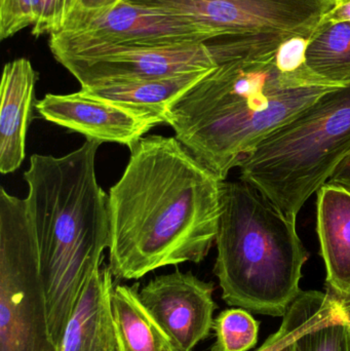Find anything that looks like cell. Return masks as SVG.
<instances>
[{
	"instance_id": "23",
	"label": "cell",
	"mask_w": 350,
	"mask_h": 351,
	"mask_svg": "<svg viewBox=\"0 0 350 351\" xmlns=\"http://www.w3.org/2000/svg\"><path fill=\"white\" fill-rule=\"evenodd\" d=\"M327 22L350 23V0H334L332 8L325 14Z\"/></svg>"
},
{
	"instance_id": "10",
	"label": "cell",
	"mask_w": 350,
	"mask_h": 351,
	"mask_svg": "<svg viewBox=\"0 0 350 351\" xmlns=\"http://www.w3.org/2000/svg\"><path fill=\"white\" fill-rule=\"evenodd\" d=\"M213 282L177 269L152 278L140 300L180 351H192L214 329Z\"/></svg>"
},
{
	"instance_id": "13",
	"label": "cell",
	"mask_w": 350,
	"mask_h": 351,
	"mask_svg": "<svg viewBox=\"0 0 350 351\" xmlns=\"http://www.w3.org/2000/svg\"><path fill=\"white\" fill-rule=\"evenodd\" d=\"M38 74L28 59L20 58L4 65L0 107V172L10 174L26 156V136L32 121L35 84Z\"/></svg>"
},
{
	"instance_id": "5",
	"label": "cell",
	"mask_w": 350,
	"mask_h": 351,
	"mask_svg": "<svg viewBox=\"0 0 350 351\" xmlns=\"http://www.w3.org/2000/svg\"><path fill=\"white\" fill-rule=\"evenodd\" d=\"M350 154V84L337 86L273 130L238 162L240 180L297 218Z\"/></svg>"
},
{
	"instance_id": "25",
	"label": "cell",
	"mask_w": 350,
	"mask_h": 351,
	"mask_svg": "<svg viewBox=\"0 0 350 351\" xmlns=\"http://www.w3.org/2000/svg\"><path fill=\"white\" fill-rule=\"evenodd\" d=\"M279 351H296L295 342H293V343L289 344V346H286V348H282V350H279Z\"/></svg>"
},
{
	"instance_id": "3",
	"label": "cell",
	"mask_w": 350,
	"mask_h": 351,
	"mask_svg": "<svg viewBox=\"0 0 350 351\" xmlns=\"http://www.w3.org/2000/svg\"><path fill=\"white\" fill-rule=\"evenodd\" d=\"M101 142L67 156L34 154L24 173L29 220L38 247L49 333L59 346L88 276L110 247L108 195L97 181Z\"/></svg>"
},
{
	"instance_id": "11",
	"label": "cell",
	"mask_w": 350,
	"mask_h": 351,
	"mask_svg": "<svg viewBox=\"0 0 350 351\" xmlns=\"http://www.w3.org/2000/svg\"><path fill=\"white\" fill-rule=\"evenodd\" d=\"M45 121L86 136V139L127 147L158 125L151 117L84 90L68 95L47 94L35 104Z\"/></svg>"
},
{
	"instance_id": "18",
	"label": "cell",
	"mask_w": 350,
	"mask_h": 351,
	"mask_svg": "<svg viewBox=\"0 0 350 351\" xmlns=\"http://www.w3.org/2000/svg\"><path fill=\"white\" fill-rule=\"evenodd\" d=\"M260 323L246 309H225L214 322L216 342L211 351H248L258 343Z\"/></svg>"
},
{
	"instance_id": "16",
	"label": "cell",
	"mask_w": 350,
	"mask_h": 351,
	"mask_svg": "<svg viewBox=\"0 0 350 351\" xmlns=\"http://www.w3.org/2000/svg\"><path fill=\"white\" fill-rule=\"evenodd\" d=\"M139 284L117 285L111 295L113 317L123 351H180L142 304Z\"/></svg>"
},
{
	"instance_id": "15",
	"label": "cell",
	"mask_w": 350,
	"mask_h": 351,
	"mask_svg": "<svg viewBox=\"0 0 350 351\" xmlns=\"http://www.w3.org/2000/svg\"><path fill=\"white\" fill-rule=\"evenodd\" d=\"M211 71V70H210ZM210 71L191 72L129 84L82 88L86 94L112 101L139 114L166 123V112L179 98Z\"/></svg>"
},
{
	"instance_id": "21",
	"label": "cell",
	"mask_w": 350,
	"mask_h": 351,
	"mask_svg": "<svg viewBox=\"0 0 350 351\" xmlns=\"http://www.w3.org/2000/svg\"><path fill=\"white\" fill-rule=\"evenodd\" d=\"M76 2L77 0H42L40 19L33 27L32 34L38 37L61 31Z\"/></svg>"
},
{
	"instance_id": "1",
	"label": "cell",
	"mask_w": 350,
	"mask_h": 351,
	"mask_svg": "<svg viewBox=\"0 0 350 351\" xmlns=\"http://www.w3.org/2000/svg\"><path fill=\"white\" fill-rule=\"evenodd\" d=\"M291 35H247L208 41L215 68L166 112L177 140L226 181L273 130L332 88L310 69L291 70L277 56Z\"/></svg>"
},
{
	"instance_id": "2",
	"label": "cell",
	"mask_w": 350,
	"mask_h": 351,
	"mask_svg": "<svg viewBox=\"0 0 350 351\" xmlns=\"http://www.w3.org/2000/svg\"><path fill=\"white\" fill-rule=\"evenodd\" d=\"M129 148V164L108 194L113 276L139 280L201 263L217 237L223 181L176 137L147 136Z\"/></svg>"
},
{
	"instance_id": "14",
	"label": "cell",
	"mask_w": 350,
	"mask_h": 351,
	"mask_svg": "<svg viewBox=\"0 0 350 351\" xmlns=\"http://www.w3.org/2000/svg\"><path fill=\"white\" fill-rule=\"evenodd\" d=\"M316 195V229L326 265V288L350 295V191L327 182Z\"/></svg>"
},
{
	"instance_id": "4",
	"label": "cell",
	"mask_w": 350,
	"mask_h": 351,
	"mask_svg": "<svg viewBox=\"0 0 350 351\" xmlns=\"http://www.w3.org/2000/svg\"><path fill=\"white\" fill-rule=\"evenodd\" d=\"M216 245L214 274L222 299L257 315L284 317L301 294L308 260L296 219L251 184L223 181Z\"/></svg>"
},
{
	"instance_id": "6",
	"label": "cell",
	"mask_w": 350,
	"mask_h": 351,
	"mask_svg": "<svg viewBox=\"0 0 350 351\" xmlns=\"http://www.w3.org/2000/svg\"><path fill=\"white\" fill-rule=\"evenodd\" d=\"M0 351H58L26 202L0 190Z\"/></svg>"
},
{
	"instance_id": "20",
	"label": "cell",
	"mask_w": 350,
	"mask_h": 351,
	"mask_svg": "<svg viewBox=\"0 0 350 351\" xmlns=\"http://www.w3.org/2000/svg\"><path fill=\"white\" fill-rule=\"evenodd\" d=\"M296 351H350V323L322 326L295 341Z\"/></svg>"
},
{
	"instance_id": "17",
	"label": "cell",
	"mask_w": 350,
	"mask_h": 351,
	"mask_svg": "<svg viewBox=\"0 0 350 351\" xmlns=\"http://www.w3.org/2000/svg\"><path fill=\"white\" fill-rule=\"evenodd\" d=\"M306 66L333 86L350 84V23L322 20L310 36Z\"/></svg>"
},
{
	"instance_id": "7",
	"label": "cell",
	"mask_w": 350,
	"mask_h": 351,
	"mask_svg": "<svg viewBox=\"0 0 350 351\" xmlns=\"http://www.w3.org/2000/svg\"><path fill=\"white\" fill-rule=\"evenodd\" d=\"M49 49L55 59L79 82L82 88L210 71L216 66L207 43L141 47L84 43L53 34Z\"/></svg>"
},
{
	"instance_id": "9",
	"label": "cell",
	"mask_w": 350,
	"mask_h": 351,
	"mask_svg": "<svg viewBox=\"0 0 350 351\" xmlns=\"http://www.w3.org/2000/svg\"><path fill=\"white\" fill-rule=\"evenodd\" d=\"M55 34L84 43L141 47L195 45L216 39L213 33L190 21L127 0L105 12L71 14Z\"/></svg>"
},
{
	"instance_id": "8",
	"label": "cell",
	"mask_w": 350,
	"mask_h": 351,
	"mask_svg": "<svg viewBox=\"0 0 350 351\" xmlns=\"http://www.w3.org/2000/svg\"><path fill=\"white\" fill-rule=\"evenodd\" d=\"M190 21L216 38L247 35L310 37L334 0H127Z\"/></svg>"
},
{
	"instance_id": "22",
	"label": "cell",
	"mask_w": 350,
	"mask_h": 351,
	"mask_svg": "<svg viewBox=\"0 0 350 351\" xmlns=\"http://www.w3.org/2000/svg\"><path fill=\"white\" fill-rule=\"evenodd\" d=\"M121 1L123 0H77L71 14H96L105 12Z\"/></svg>"
},
{
	"instance_id": "24",
	"label": "cell",
	"mask_w": 350,
	"mask_h": 351,
	"mask_svg": "<svg viewBox=\"0 0 350 351\" xmlns=\"http://www.w3.org/2000/svg\"><path fill=\"white\" fill-rule=\"evenodd\" d=\"M328 183L342 186L350 191V154L337 167Z\"/></svg>"
},
{
	"instance_id": "19",
	"label": "cell",
	"mask_w": 350,
	"mask_h": 351,
	"mask_svg": "<svg viewBox=\"0 0 350 351\" xmlns=\"http://www.w3.org/2000/svg\"><path fill=\"white\" fill-rule=\"evenodd\" d=\"M42 0H0V38L14 36L38 23Z\"/></svg>"
},
{
	"instance_id": "12",
	"label": "cell",
	"mask_w": 350,
	"mask_h": 351,
	"mask_svg": "<svg viewBox=\"0 0 350 351\" xmlns=\"http://www.w3.org/2000/svg\"><path fill=\"white\" fill-rule=\"evenodd\" d=\"M113 278L109 266L92 269L58 351H123L111 305Z\"/></svg>"
}]
</instances>
